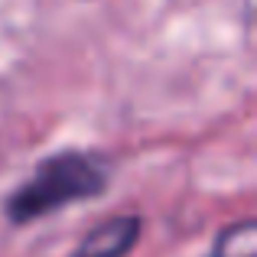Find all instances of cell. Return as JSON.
I'll return each instance as SVG.
<instances>
[{
  "mask_svg": "<svg viewBox=\"0 0 257 257\" xmlns=\"http://www.w3.org/2000/svg\"><path fill=\"white\" fill-rule=\"evenodd\" d=\"M208 257H257V225L254 218H244L238 225L225 228L215 238V247Z\"/></svg>",
  "mask_w": 257,
  "mask_h": 257,
  "instance_id": "cell-3",
  "label": "cell"
},
{
  "mask_svg": "<svg viewBox=\"0 0 257 257\" xmlns=\"http://www.w3.org/2000/svg\"><path fill=\"white\" fill-rule=\"evenodd\" d=\"M137 238H140L137 215H114V218L101 221L98 228H91L72 257H127L137 244Z\"/></svg>",
  "mask_w": 257,
  "mask_h": 257,
  "instance_id": "cell-2",
  "label": "cell"
},
{
  "mask_svg": "<svg viewBox=\"0 0 257 257\" xmlns=\"http://www.w3.org/2000/svg\"><path fill=\"white\" fill-rule=\"evenodd\" d=\"M107 186V170L98 157L91 153H56V157L43 160L36 173L7 199V218L13 225H26L43 215L56 212V208L69 205V202H85L101 195Z\"/></svg>",
  "mask_w": 257,
  "mask_h": 257,
  "instance_id": "cell-1",
  "label": "cell"
}]
</instances>
